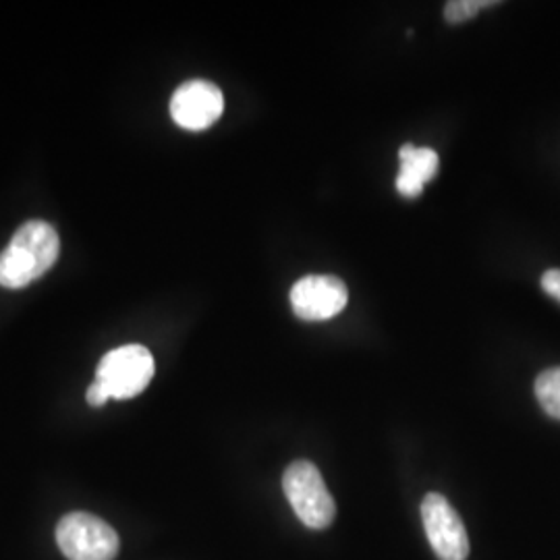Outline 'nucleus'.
<instances>
[{
    "mask_svg": "<svg viewBox=\"0 0 560 560\" xmlns=\"http://www.w3.org/2000/svg\"><path fill=\"white\" fill-rule=\"evenodd\" d=\"M282 490L295 515L310 529H326L337 515L320 469L310 460H295L282 476Z\"/></svg>",
    "mask_w": 560,
    "mask_h": 560,
    "instance_id": "f257e3e1",
    "label": "nucleus"
},
{
    "mask_svg": "<svg viewBox=\"0 0 560 560\" xmlns=\"http://www.w3.org/2000/svg\"><path fill=\"white\" fill-rule=\"evenodd\" d=\"M57 544L69 560H115L119 555L117 532L101 517L81 511L59 521Z\"/></svg>",
    "mask_w": 560,
    "mask_h": 560,
    "instance_id": "f03ea898",
    "label": "nucleus"
},
{
    "mask_svg": "<svg viewBox=\"0 0 560 560\" xmlns=\"http://www.w3.org/2000/svg\"><path fill=\"white\" fill-rule=\"evenodd\" d=\"M154 378V358L141 345H125L106 353L98 363L96 382L110 399H133Z\"/></svg>",
    "mask_w": 560,
    "mask_h": 560,
    "instance_id": "7ed1b4c3",
    "label": "nucleus"
},
{
    "mask_svg": "<svg viewBox=\"0 0 560 560\" xmlns=\"http://www.w3.org/2000/svg\"><path fill=\"white\" fill-rule=\"evenodd\" d=\"M423 529L432 550L441 560H465L469 557V536L459 513L442 494H428L421 502Z\"/></svg>",
    "mask_w": 560,
    "mask_h": 560,
    "instance_id": "20e7f679",
    "label": "nucleus"
},
{
    "mask_svg": "<svg viewBox=\"0 0 560 560\" xmlns=\"http://www.w3.org/2000/svg\"><path fill=\"white\" fill-rule=\"evenodd\" d=\"M347 284L330 275L303 277L291 289L293 312L305 322L330 320L347 307Z\"/></svg>",
    "mask_w": 560,
    "mask_h": 560,
    "instance_id": "39448f33",
    "label": "nucleus"
},
{
    "mask_svg": "<svg viewBox=\"0 0 560 560\" xmlns=\"http://www.w3.org/2000/svg\"><path fill=\"white\" fill-rule=\"evenodd\" d=\"M224 98L210 81L191 80L177 88L171 98V117L187 131H203L221 119Z\"/></svg>",
    "mask_w": 560,
    "mask_h": 560,
    "instance_id": "423d86ee",
    "label": "nucleus"
},
{
    "mask_svg": "<svg viewBox=\"0 0 560 560\" xmlns=\"http://www.w3.org/2000/svg\"><path fill=\"white\" fill-rule=\"evenodd\" d=\"M400 171L397 175V191L407 200L420 198L423 185L439 173V154L432 148H418L416 143H405L399 150Z\"/></svg>",
    "mask_w": 560,
    "mask_h": 560,
    "instance_id": "0eeeda50",
    "label": "nucleus"
},
{
    "mask_svg": "<svg viewBox=\"0 0 560 560\" xmlns=\"http://www.w3.org/2000/svg\"><path fill=\"white\" fill-rule=\"evenodd\" d=\"M11 243H15V245L23 247L25 252H30L34 256V260L38 261L44 275L55 266V261L59 258V235L48 222L30 221L21 224Z\"/></svg>",
    "mask_w": 560,
    "mask_h": 560,
    "instance_id": "6e6552de",
    "label": "nucleus"
},
{
    "mask_svg": "<svg viewBox=\"0 0 560 560\" xmlns=\"http://www.w3.org/2000/svg\"><path fill=\"white\" fill-rule=\"evenodd\" d=\"M536 397L550 418L560 420V368L541 372L536 381Z\"/></svg>",
    "mask_w": 560,
    "mask_h": 560,
    "instance_id": "1a4fd4ad",
    "label": "nucleus"
},
{
    "mask_svg": "<svg viewBox=\"0 0 560 560\" xmlns=\"http://www.w3.org/2000/svg\"><path fill=\"white\" fill-rule=\"evenodd\" d=\"M497 2H488V0H453L446 2L444 7V20L451 25H459L463 21L474 20L480 13L483 7H490Z\"/></svg>",
    "mask_w": 560,
    "mask_h": 560,
    "instance_id": "9d476101",
    "label": "nucleus"
},
{
    "mask_svg": "<svg viewBox=\"0 0 560 560\" xmlns=\"http://www.w3.org/2000/svg\"><path fill=\"white\" fill-rule=\"evenodd\" d=\"M541 289L560 303V270H548L541 277Z\"/></svg>",
    "mask_w": 560,
    "mask_h": 560,
    "instance_id": "9b49d317",
    "label": "nucleus"
},
{
    "mask_svg": "<svg viewBox=\"0 0 560 560\" xmlns=\"http://www.w3.org/2000/svg\"><path fill=\"white\" fill-rule=\"evenodd\" d=\"M85 399H88V402H90L92 407H102V405H106V402L110 400V397H108V393L104 390V386H102V384L94 382V384L88 388Z\"/></svg>",
    "mask_w": 560,
    "mask_h": 560,
    "instance_id": "f8f14e48",
    "label": "nucleus"
}]
</instances>
